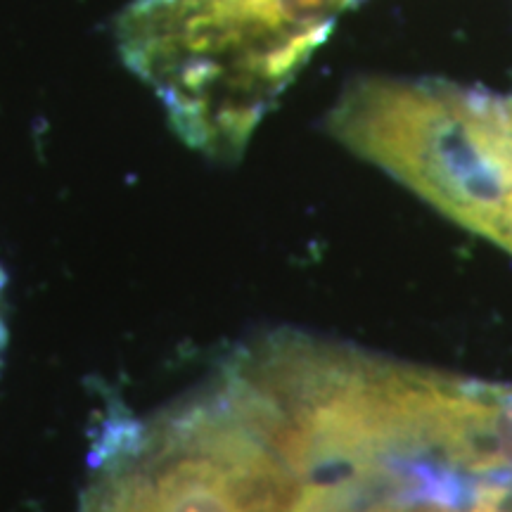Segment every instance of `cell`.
<instances>
[{"mask_svg": "<svg viewBox=\"0 0 512 512\" xmlns=\"http://www.w3.org/2000/svg\"><path fill=\"white\" fill-rule=\"evenodd\" d=\"M358 0H136L117 22L128 67L185 143L242 155L339 17Z\"/></svg>", "mask_w": 512, "mask_h": 512, "instance_id": "1", "label": "cell"}, {"mask_svg": "<svg viewBox=\"0 0 512 512\" xmlns=\"http://www.w3.org/2000/svg\"><path fill=\"white\" fill-rule=\"evenodd\" d=\"M498 247L508 249L512 254V192L505 200V214H503V228H501V240H498Z\"/></svg>", "mask_w": 512, "mask_h": 512, "instance_id": "6", "label": "cell"}, {"mask_svg": "<svg viewBox=\"0 0 512 512\" xmlns=\"http://www.w3.org/2000/svg\"><path fill=\"white\" fill-rule=\"evenodd\" d=\"M3 337H5V323H3V283H0V349H3Z\"/></svg>", "mask_w": 512, "mask_h": 512, "instance_id": "7", "label": "cell"}, {"mask_svg": "<svg viewBox=\"0 0 512 512\" xmlns=\"http://www.w3.org/2000/svg\"><path fill=\"white\" fill-rule=\"evenodd\" d=\"M306 484L216 377L107 434L81 512H297Z\"/></svg>", "mask_w": 512, "mask_h": 512, "instance_id": "3", "label": "cell"}, {"mask_svg": "<svg viewBox=\"0 0 512 512\" xmlns=\"http://www.w3.org/2000/svg\"><path fill=\"white\" fill-rule=\"evenodd\" d=\"M356 501L358 498H354V501L344 505V508H339L337 512H458L453 508H446V505L422 501V498L401 494V491H389V498H384L382 503L368 505V508H363V510L356 508Z\"/></svg>", "mask_w": 512, "mask_h": 512, "instance_id": "4", "label": "cell"}, {"mask_svg": "<svg viewBox=\"0 0 512 512\" xmlns=\"http://www.w3.org/2000/svg\"><path fill=\"white\" fill-rule=\"evenodd\" d=\"M328 128L354 155L498 245L512 192V95L373 76L342 93Z\"/></svg>", "mask_w": 512, "mask_h": 512, "instance_id": "2", "label": "cell"}, {"mask_svg": "<svg viewBox=\"0 0 512 512\" xmlns=\"http://www.w3.org/2000/svg\"><path fill=\"white\" fill-rule=\"evenodd\" d=\"M467 512H512V479L486 477Z\"/></svg>", "mask_w": 512, "mask_h": 512, "instance_id": "5", "label": "cell"}]
</instances>
